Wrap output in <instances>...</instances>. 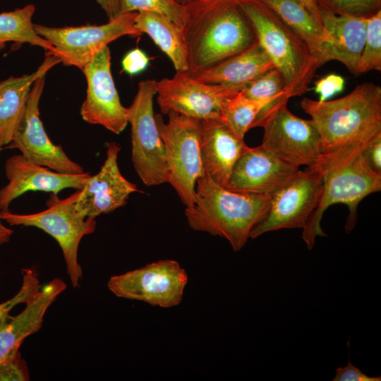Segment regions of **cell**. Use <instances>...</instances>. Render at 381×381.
I'll return each mask as SVG.
<instances>
[{
  "mask_svg": "<svg viewBox=\"0 0 381 381\" xmlns=\"http://www.w3.org/2000/svg\"><path fill=\"white\" fill-rule=\"evenodd\" d=\"M301 106L320 135L322 157L311 168L321 174L359 155L381 135V87L375 83H361L337 99L305 97Z\"/></svg>",
  "mask_w": 381,
  "mask_h": 381,
  "instance_id": "cell-1",
  "label": "cell"
},
{
  "mask_svg": "<svg viewBox=\"0 0 381 381\" xmlns=\"http://www.w3.org/2000/svg\"><path fill=\"white\" fill-rule=\"evenodd\" d=\"M188 73L212 67L257 43L255 31L236 0L184 4Z\"/></svg>",
  "mask_w": 381,
  "mask_h": 381,
  "instance_id": "cell-2",
  "label": "cell"
},
{
  "mask_svg": "<svg viewBox=\"0 0 381 381\" xmlns=\"http://www.w3.org/2000/svg\"><path fill=\"white\" fill-rule=\"evenodd\" d=\"M270 197L230 190L204 170L196 181L194 205L185 209V215L192 229L224 238L238 251L267 210Z\"/></svg>",
  "mask_w": 381,
  "mask_h": 381,
  "instance_id": "cell-3",
  "label": "cell"
},
{
  "mask_svg": "<svg viewBox=\"0 0 381 381\" xmlns=\"http://www.w3.org/2000/svg\"><path fill=\"white\" fill-rule=\"evenodd\" d=\"M250 21L258 43L282 74L289 98L301 96L320 65L305 42L262 0H236Z\"/></svg>",
  "mask_w": 381,
  "mask_h": 381,
  "instance_id": "cell-4",
  "label": "cell"
},
{
  "mask_svg": "<svg viewBox=\"0 0 381 381\" xmlns=\"http://www.w3.org/2000/svg\"><path fill=\"white\" fill-rule=\"evenodd\" d=\"M323 187L319 203L303 229L302 238L312 250L317 236H327L321 228L325 211L331 205L341 203L347 206L345 231L351 233L357 222L360 202L368 195L380 191L381 175L373 171L362 152L322 174Z\"/></svg>",
  "mask_w": 381,
  "mask_h": 381,
  "instance_id": "cell-5",
  "label": "cell"
},
{
  "mask_svg": "<svg viewBox=\"0 0 381 381\" xmlns=\"http://www.w3.org/2000/svg\"><path fill=\"white\" fill-rule=\"evenodd\" d=\"M80 190H76L64 199L52 193L46 202L47 209L40 212L21 214L8 210L0 211L1 220L10 225L35 226L56 241L61 248L67 273L74 288L78 286L83 276L78 261L79 243L83 236L92 234L96 228L95 218L85 217L76 210L75 202Z\"/></svg>",
  "mask_w": 381,
  "mask_h": 381,
  "instance_id": "cell-6",
  "label": "cell"
},
{
  "mask_svg": "<svg viewBox=\"0 0 381 381\" xmlns=\"http://www.w3.org/2000/svg\"><path fill=\"white\" fill-rule=\"evenodd\" d=\"M155 115L164 145L169 183L176 191L186 208L193 206L197 179L203 174L199 139L200 120L175 111Z\"/></svg>",
  "mask_w": 381,
  "mask_h": 381,
  "instance_id": "cell-7",
  "label": "cell"
},
{
  "mask_svg": "<svg viewBox=\"0 0 381 381\" xmlns=\"http://www.w3.org/2000/svg\"><path fill=\"white\" fill-rule=\"evenodd\" d=\"M155 95L156 80H142L132 104L126 108L127 121L131 126L132 162L147 186H158L168 180L165 151L153 111Z\"/></svg>",
  "mask_w": 381,
  "mask_h": 381,
  "instance_id": "cell-8",
  "label": "cell"
},
{
  "mask_svg": "<svg viewBox=\"0 0 381 381\" xmlns=\"http://www.w3.org/2000/svg\"><path fill=\"white\" fill-rule=\"evenodd\" d=\"M138 12L121 13L102 25L52 28L34 23L35 32L54 48L52 54L66 66L83 70L99 50L114 40L126 35H143L135 26Z\"/></svg>",
  "mask_w": 381,
  "mask_h": 381,
  "instance_id": "cell-9",
  "label": "cell"
},
{
  "mask_svg": "<svg viewBox=\"0 0 381 381\" xmlns=\"http://www.w3.org/2000/svg\"><path fill=\"white\" fill-rule=\"evenodd\" d=\"M286 104L276 107L260 124L264 129L260 145L291 165L314 167L322 157L318 129L311 119L293 114Z\"/></svg>",
  "mask_w": 381,
  "mask_h": 381,
  "instance_id": "cell-10",
  "label": "cell"
},
{
  "mask_svg": "<svg viewBox=\"0 0 381 381\" xmlns=\"http://www.w3.org/2000/svg\"><path fill=\"white\" fill-rule=\"evenodd\" d=\"M187 282V273L177 261L162 260L113 276L107 286L117 297L167 308L181 303Z\"/></svg>",
  "mask_w": 381,
  "mask_h": 381,
  "instance_id": "cell-11",
  "label": "cell"
},
{
  "mask_svg": "<svg viewBox=\"0 0 381 381\" xmlns=\"http://www.w3.org/2000/svg\"><path fill=\"white\" fill-rule=\"evenodd\" d=\"M322 187L320 172L311 167L300 170L271 195L267 210L252 229L250 238L282 229H303L319 203Z\"/></svg>",
  "mask_w": 381,
  "mask_h": 381,
  "instance_id": "cell-12",
  "label": "cell"
},
{
  "mask_svg": "<svg viewBox=\"0 0 381 381\" xmlns=\"http://www.w3.org/2000/svg\"><path fill=\"white\" fill-rule=\"evenodd\" d=\"M239 91L200 82L188 71H176L171 78L156 80L157 103L162 114L175 111L198 120L221 118L227 102Z\"/></svg>",
  "mask_w": 381,
  "mask_h": 381,
  "instance_id": "cell-13",
  "label": "cell"
},
{
  "mask_svg": "<svg viewBox=\"0 0 381 381\" xmlns=\"http://www.w3.org/2000/svg\"><path fill=\"white\" fill-rule=\"evenodd\" d=\"M45 84V75L33 84L21 121L7 147L19 150L27 159L66 174H80L83 168L71 160L59 145L48 137L40 119L39 103Z\"/></svg>",
  "mask_w": 381,
  "mask_h": 381,
  "instance_id": "cell-14",
  "label": "cell"
},
{
  "mask_svg": "<svg viewBox=\"0 0 381 381\" xmlns=\"http://www.w3.org/2000/svg\"><path fill=\"white\" fill-rule=\"evenodd\" d=\"M82 71L87 85L80 108L83 119L115 134L121 133L128 124L126 107L121 104L114 82L108 46L96 53Z\"/></svg>",
  "mask_w": 381,
  "mask_h": 381,
  "instance_id": "cell-15",
  "label": "cell"
},
{
  "mask_svg": "<svg viewBox=\"0 0 381 381\" xmlns=\"http://www.w3.org/2000/svg\"><path fill=\"white\" fill-rule=\"evenodd\" d=\"M119 144L109 142L106 159L98 173L90 176L75 202L77 211L85 217L109 214L125 206L129 195L139 190L121 174L118 165Z\"/></svg>",
  "mask_w": 381,
  "mask_h": 381,
  "instance_id": "cell-16",
  "label": "cell"
},
{
  "mask_svg": "<svg viewBox=\"0 0 381 381\" xmlns=\"http://www.w3.org/2000/svg\"><path fill=\"white\" fill-rule=\"evenodd\" d=\"M300 171L261 145L248 148L235 162L226 188L239 193L271 196Z\"/></svg>",
  "mask_w": 381,
  "mask_h": 381,
  "instance_id": "cell-17",
  "label": "cell"
},
{
  "mask_svg": "<svg viewBox=\"0 0 381 381\" xmlns=\"http://www.w3.org/2000/svg\"><path fill=\"white\" fill-rule=\"evenodd\" d=\"M8 183L0 189V211H7L11 202L28 191L57 194L65 188L80 190L90 173L66 174L53 171L16 155L5 163Z\"/></svg>",
  "mask_w": 381,
  "mask_h": 381,
  "instance_id": "cell-18",
  "label": "cell"
},
{
  "mask_svg": "<svg viewBox=\"0 0 381 381\" xmlns=\"http://www.w3.org/2000/svg\"><path fill=\"white\" fill-rule=\"evenodd\" d=\"M199 147L205 171L224 188L235 162L248 148L221 118L200 120Z\"/></svg>",
  "mask_w": 381,
  "mask_h": 381,
  "instance_id": "cell-19",
  "label": "cell"
},
{
  "mask_svg": "<svg viewBox=\"0 0 381 381\" xmlns=\"http://www.w3.org/2000/svg\"><path fill=\"white\" fill-rule=\"evenodd\" d=\"M320 22L328 41L320 63L335 60L343 64L352 74L358 75V65L364 47L367 18L334 14L319 8Z\"/></svg>",
  "mask_w": 381,
  "mask_h": 381,
  "instance_id": "cell-20",
  "label": "cell"
},
{
  "mask_svg": "<svg viewBox=\"0 0 381 381\" xmlns=\"http://www.w3.org/2000/svg\"><path fill=\"white\" fill-rule=\"evenodd\" d=\"M66 289V283L55 278L42 286L40 291L26 304L18 315H9L0 325V361L16 353L23 341L42 328L44 315L56 300Z\"/></svg>",
  "mask_w": 381,
  "mask_h": 381,
  "instance_id": "cell-21",
  "label": "cell"
},
{
  "mask_svg": "<svg viewBox=\"0 0 381 381\" xmlns=\"http://www.w3.org/2000/svg\"><path fill=\"white\" fill-rule=\"evenodd\" d=\"M275 68L258 43L207 69L190 74L196 80L241 90L264 73Z\"/></svg>",
  "mask_w": 381,
  "mask_h": 381,
  "instance_id": "cell-22",
  "label": "cell"
},
{
  "mask_svg": "<svg viewBox=\"0 0 381 381\" xmlns=\"http://www.w3.org/2000/svg\"><path fill=\"white\" fill-rule=\"evenodd\" d=\"M59 63L56 56L46 54L44 61L33 73L11 76L0 82V147L11 143L23 116L34 83Z\"/></svg>",
  "mask_w": 381,
  "mask_h": 381,
  "instance_id": "cell-23",
  "label": "cell"
},
{
  "mask_svg": "<svg viewBox=\"0 0 381 381\" xmlns=\"http://www.w3.org/2000/svg\"><path fill=\"white\" fill-rule=\"evenodd\" d=\"M135 26L150 37L169 58L176 71H188L187 47L181 27L164 15L148 11L137 13Z\"/></svg>",
  "mask_w": 381,
  "mask_h": 381,
  "instance_id": "cell-24",
  "label": "cell"
},
{
  "mask_svg": "<svg viewBox=\"0 0 381 381\" xmlns=\"http://www.w3.org/2000/svg\"><path fill=\"white\" fill-rule=\"evenodd\" d=\"M305 42L320 66V59L328 35L318 21L298 0H262Z\"/></svg>",
  "mask_w": 381,
  "mask_h": 381,
  "instance_id": "cell-25",
  "label": "cell"
},
{
  "mask_svg": "<svg viewBox=\"0 0 381 381\" xmlns=\"http://www.w3.org/2000/svg\"><path fill=\"white\" fill-rule=\"evenodd\" d=\"M35 12V5L30 4L0 13V52L6 47L7 42L28 43L44 49L46 53L54 52L52 44L34 29L32 18Z\"/></svg>",
  "mask_w": 381,
  "mask_h": 381,
  "instance_id": "cell-26",
  "label": "cell"
},
{
  "mask_svg": "<svg viewBox=\"0 0 381 381\" xmlns=\"http://www.w3.org/2000/svg\"><path fill=\"white\" fill-rule=\"evenodd\" d=\"M247 97L264 104L251 126H260L263 119L278 105L290 99L286 92L284 81L280 72L274 68L246 85L241 90Z\"/></svg>",
  "mask_w": 381,
  "mask_h": 381,
  "instance_id": "cell-27",
  "label": "cell"
},
{
  "mask_svg": "<svg viewBox=\"0 0 381 381\" xmlns=\"http://www.w3.org/2000/svg\"><path fill=\"white\" fill-rule=\"evenodd\" d=\"M264 107V104L246 97L240 90L227 102L221 119L238 138L243 139Z\"/></svg>",
  "mask_w": 381,
  "mask_h": 381,
  "instance_id": "cell-28",
  "label": "cell"
},
{
  "mask_svg": "<svg viewBox=\"0 0 381 381\" xmlns=\"http://www.w3.org/2000/svg\"><path fill=\"white\" fill-rule=\"evenodd\" d=\"M381 71V10L367 18L364 47L358 65L359 75Z\"/></svg>",
  "mask_w": 381,
  "mask_h": 381,
  "instance_id": "cell-29",
  "label": "cell"
},
{
  "mask_svg": "<svg viewBox=\"0 0 381 381\" xmlns=\"http://www.w3.org/2000/svg\"><path fill=\"white\" fill-rule=\"evenodd\" d=\"M121 13L148 11L170 18L183 29L186 20V6L176 0H119Z\"/></svg>",
  "mask_w": 381,
  "mask_h": 381,
  "instance_id": "cell-30",
  "label": "cell"
},
{
  "mask_svg": "<svg viewBox=\"0 0 381 381\" xmlns=\"http://www.w3.org/2000/svg\"><path fill=\"white\" fill-rule=\"evenodd\" d=\"M313 1L318 8L340 16L368 18L381 10V0Z\"/></svg>",
  "mask_w": 381,
  "mask_h": 381,
  "instance_id": "cell-31",
  "label": "cell"
},
{
  "mask_svg": "<svg viewBox=\"0 0 381 381\" xmlns=\"http://www.w3.org/2000/svg\"><path fill=\"white\" fill-rule=\"evenodd\" d=\"M23 284L18 292L11 299L0 303V325L8 316L11 310L19 303H26L40 290L37 274L31 269H23Z\"/></svg>",
  "mask_w": 381,
  "mask_h": 381,
  "instance_id": "cell-32",
  "label": "cell"
},
{
  "mask_svg": "<svg viewBox=\"0 0 381 381\" xmlns=\"http://www.w3.org/2000/svg\"><path fill=\"white\" fill-rule=\"evenodd\" d=\"M29 373L20 351L0 361V381H27Z\"/></svg>",
  "mask_w": 381,
  "mask_h": 381,
  "instance_id": "cell-33",
  "label": "cell"
},
{
  "mask_svg": "<svg viewBox=\"0 0 381 381\" xmlns=\"http://www.w3.org/2000/svg\"><path fill=\"white\" fill-rule=\"evenodd\" d=\"M344 86L345 80L342 76L330 73L318 80L313 89L319 95L318 101L324 102L342 92Z\"/></svg>",
  "mask_w": 381,
  "mask_h": 381,
  "instance_id": "cell-34",
  "label": "cell"
},
{
  "mask_svg": "<svg viewBox=\"0 0 381 381\" xmlns=\"http://www.w3.org/2000/svg\"><path fill=\"white\" fill-rule=\"evenodd\" d=\"M150 59L143 51L135 48L123 56L121 62L123 70L131 75L138 74L146 69Z\"/></svg>",
  "mask_w": 381,
  "mask_h": 381,
  "instance_id": "cell-35",
  "label": "cell"
},
{
  "mask_svg": "<svg viewBox=\"0 0 381 381\" xmlns=\"http://www.w3.org/2000/svg\"><path fill=\"white\" fill-rule=\"evenodd\" d=\"M333 381H380L381 377H370L355 367L349 359L347 365L336 370Z\"/></svg>",
  "mask_w": 381,
  "mask_h": 381,
  "instance_id": "cell-36",
  "label": "cell"
},
{
  "mask_svg": "<svg viewBox=\"0 0 381 381\" xmlns=\"http://www.w3.org/2000/svg\"><path fill=\"white\" fill-rule=\"evenodd\" d=\"M362 155L370 169L381 175V135H377L365 147Z\"/></svg>",
  "mask_w": 381,
  "mask_h": 381,
  "instance_id": "cell-37",
  "label": "cell"
},
{
  "mask_svg": "<svg viewBox=\"0 0 381 381\" xmlns=\"http://www.w3.org/2000/svg\"><path fill=\"white\" fill-rule=\"evenodd\" d=\"M105 12L109 20H113L121 15L119 0H96Z\"/></svg>",
  "mask_w": 381,
  "mask_h": 381,
  "instance_id": "cell-38",
  "label": "cell"
},
{
  "mask_svg": "<svg viewBox=\"0 0 381 381\" xmlns=\"http://www.w3.org/2000/svg\"><path fill=\"white\" fill-rule=\"evenodd\" d=\"M309 13L320 23L319 8L313 0H298Z\"/></svg>",
  "mask_w": 381,
  "mask_h": 381,
  "instance_id": "cell-39",
  "label": "cell"
},
{
  "mask_svg": "<svg viewBox=\"0 0 381 381\" xmlns=\"http://www.w3.org/2000/svg\"><path fill=\"white\" fill-rule=\"evenodd\" d=\"M2 147H0V151ZM13 231L3 225L0 219V245L9 242Z\"/></svg>",
  "mask_w": 381,
  "mask_h": 381,
  "instance_id": "cell-40",
  "label": "cell"
},
{
  "mask_svg": "<svg viewBox=\"0 0 381 381\" xmlns=\"http://www.w3.org/2000/svg\"><path fill=\"white\" fill-rule=\"evenodd\" d=\"M178 2L182 4H184L186 3H187L188 1H190V0H176Z\"/></svg>",
  "mask_w": 381,
  "mask_h": 381,
  "instance_id": "cell-41",
  "label": "cell"
}]
</instances>
